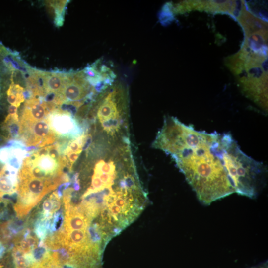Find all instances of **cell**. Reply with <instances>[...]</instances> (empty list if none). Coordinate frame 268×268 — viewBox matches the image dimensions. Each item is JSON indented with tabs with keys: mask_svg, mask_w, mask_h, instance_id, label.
<instances>
[{
	"mask_svg": "<svg viewBox=\"0 0 268 268\" xmlns=\"http://www.w3.org/2000/svg\"><path fill=\"white\" fill-rule=\"evenodd\" d=\"M152 146L170 156L202 204L234 193L222 158V134L197 131L168 116Z\"/></svg>",
	"mask_w": 268,
	"mask_h": 268,
	"instance_id": "6da1fadb",
	"label": "cell"
},
{
	"mask_svg": "<svg viewBox=\"0 0 268 268\" xmlns=\"http://www.w3.org/2000/svg\"><path fill=\"white\" fill-rule=\"evenodd\" d=\"M93 121L112 136H129L130 96L128 86L116 79L91 102Z\"/></svg>",
	"mask_w": 268,
	"mask_h": 268,
	"instance_id": "7a4b0ae2",
	"label": "cell"
},
{
	"mask_svg": "<svg viewBox=\"0 0 268 268\" xmlns=\"http://www.w3.org/2000/svg\"><path fill=\"white\" fill-rule=\"evenodd\" d=\"M222 158L234 193L255 198L266 172L262 162L244 153L229 133L222 134Z\"/></svg>",
	"mask_w": 268,
	"mask_h": 268,
	"instance_id": "3957f363",
	"label": "cell"
},
{
	"mask_svg": "<svg viewBox=\"0 0 268 268\" xmlns=\"http://www.w3.org/2000/svg\"><path fill=\"white\" fill-rule=\"evenodd\" d=\"M50 127L57 135L71 139L79 136L83 131L82 125L68 111L54 110L47 117Z\"/></svg>",
	"mask_w": 268,
	"mask_h": 268,
	"instance_id": "277c9868",
	"label": "cell"
},
{
	"mask_svg": "<svg viewBox=\"0 0 268 268\" xmlns=\"http://www.w3.org/2000/svg\"><path fill=\"white\" fill-rule=\"evenodd\" d=\"M19 138L27 146L43 147L53 143L56 136L51 130L46 118L21 127Z\"/></svg>",
	"mask_w": 268,
	"mask_h": 268,
	"instance_id": "5b68a950",
	"label": "cell"
},
{
	"mask_svg": "<svg viewBox=\"0 0 268 268\" xmlns=\"http://www.w3.org/2000/svg\"><path fill=\"white\" fill-rule=\"evenodd\" d=\"M53 111L50 104L40 103L36 98H32L25 103L20 121V126L23 127L42 120L47 118L51 112Z\"/></svg>",
	"mask_w": 268,
	"mask_h": 268,
	"instance_id": "8992f818",
	"label": "cell"
},
{
	"mask_svg": "<svg viewBox=\"0 0 268 268\" xmlns=\"http://www.w3.org/2000/svg\"><path fill=\"white\" fill-rule=\"evenodd\" d=\"M60 197L57 191L52 193L43 202L42 210L38 219L41 221L49 220L61 206Z\"/></svg>",
	"mask_w": 268,
	"mask_h": 268,
	"instance_id": "52a82bcc",
	"label": "cell"
},
{
	"mask_svg": "<svg viewBox=\"0 0 268 268\" xmlns=\"http://www.w3.org/2000/svg\"><path fill=\"white\" fill-rule=\"evenodd\" d=\"M23 90L24 89L20 85L12 83L6 92L8 103L18 107L25 100Z\"/></svg>",
	"mask_w": 268,
	"mask_h": 268,
	"instance_id": "ba28073f",
	"label": "cell"
},
{
	"mask_svg": "<svg viewBox=\"0 0 268 268\" xmlns=\"http://www.w3.org/2000/svg\"><path fill=\"white\" fill-rule=\"evenodd\" d=\"M67 75L63 78L58 74H53L49 76L46 80L45 88L48 92L58 93L63 90L65 86Z\"/></svg>",
	"mask_w": 268,
	"mask_h": 268,
	"instance_id": "9c48e42d",
	"label": "cell"
},
{
	"mask_svg": "<svg viewBox=\"0 0 268 268\" xmlns=\"http://www.w3.org/2000/svg\"><path fill=\"white\" fill-rule=\"evenodd\" d=\"M31 268H63L58 261L51 255L49 251H47L44 255L36 261Z\"/></svg>",
	"mask_w": 268,
	"mask_h": 268,
	"instance_id": "30bf717a",
	"label": "cell"
},
{
	"mask_svg": "<svg viewBox=\"0 0 268 268\" xmlns=\"http://www.w3.org/2000/svg\"><path fill=\"white\" fill-rule=\"evenodd\" d=\"M18 107L15 105H10L8 109V115H14L17 114Z\"/></svg>",
	"mask_w": 268,
	"mask_h": 268,
	"instance_id": "8fae6325",
	"label": "cell"
},
{
	"mask_svg": "<svg viewBox=\"0 0 268 268\" xmlns=\"http://www.w3.org/2000/svg\"><path fill=\"white\" fill-rule=\"evenodd\" d=\"M0 268H4L3 266L1 264H0Z\"/></svg>",
	"mask_w": 268,
	"mask_h": 268,
	"instance_id": "7c38bea8",
	"label": "cell"
}]
</instances>
